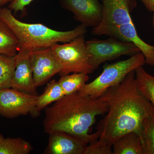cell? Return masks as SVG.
<instances>
[{
	"label": "cell",
	"mask_w": 154,
	"mask_h": 154,
	"mask_svg": "<svg viewBox=\"0 0 154 154\" xmlns=\"http://www.w3.org/2000/svg\"><path fill=\"white\" fill-rule=\"evenodd\" d=\"M99 98L107 104L108 110L96 126L98 140L111 146L128 133L139 135L145 119L154 111L138 88L135 70Z\"/></svg>",
	"instance_id": "1"
},
{
	"label": "cell",
	"mask_w": 154,
	"mask_h": 154,
	"mask_svg": "<svg viewBox=\"0 0 154 154\" xmlns=\"http://www.w3.org/2000/svg\"><path fill=\"white\" fill-rule=\"evenodd\" d=\"M108 110L107 104L100 98L94 99L79 92L65 95L45 109L44 132H66L91 143L99 138V134L97 131L90 134L89 130L96 116L105 114Z\"/></svg>",
	"instance_id": "2"
},
{
	"label": "cell",
	"mask_w": 154,
	"mask_h": 154,
	"mask_svg": "<svg viewBox=\"0 0 154 154\" xmlns=\"http://www.w3.org/2000/svg\"><path fill=\"white\" fill-rule=\"evenodd\" d=\"M0 19L7 24L17 36L19 50L26 49L30 52L52 46L59 42L66 43L87 32V27L82 24L73 30L57 31L42 24H29L21 22L8 8H0Z\"/></svg>",
	"instance_id": "3"
},
{
	"label": "cell",
	"mask_w": 154,
	"mask_h": 154,
	"mask_svg": "<svg viewBox=\"0 0 154 154\" xmlns=\"http://www.w3.org/2000/svg\"><path fill=\"white\" fill-rule=\"evenodd\" d=\"M145 64L144 56L140 52L125 60L105 65L102 73L94 81L86 84L79 92L84 96L99 98L109 88L121 82L130 72Z\"/></svg>",
	"instance_id": "4"
},
{
	"label": "cell",
	"mask_w": 154,
	"mask_h": 154,
	"mask_svg": "<svg viewBox=\"0 0 154 154\" xmlns=\"http://www.w3.org/2000/svg\"><path fill=\"white\" fill-rule=\"evenodd\" d=\"M85 35L77 37L63 44L51 47L61 67V76L73 73L91 74L94 71L91 65L85 40Z\"/></svg>",
	"instance_id": "5"
},
{
	"label": "cell",
	"mask_w": 154,
	"mask_h": 154,
	"mask_svg": "<svg viewBox=\"0 0 154 154\" xmlns=\"http://www.w3.org/2000/svg\"><path fill=\"white\" fill-rule=\"evenodd\" d=\"M90 63L94 70L107 61L124 55H134L140 52L133 43L113 37L103 40L94 39L85 42Z\"/></svg>",
	"instance_id": "6"
},
{
	"label": "cell",
	"mask_w": 154,
	"mask_h": 154,
	"mask_svg": "<svg viewBox=\"0 0 154 154\" xmlns=\"http://www.w3.org/2000/svg\"><path fill=\"white\" fill-rule=\"evenodd\" d=\"M103 18L101 24L93 28L95 36H107L118 26L134 22L131 13L137 6L136 0H102Z\"/></svg>",
	"instance_id": "7"
},
{
	"label": "cell",
	"mask_w": 154,
	"mask_h": 154,
	"mask_svg": "<svg viewBox=\"0 0 154 154\" xmlns=\"http://www.w3.org/2000/svg\"><path fill=\"white\" fill-rule=\"evenodd\" d=\"M37 96L12 88L0 90V115L12 119L30 114L35 118Z\"/></svg>",
	"instance_id": "8"
},
{
	"label": "cell",
	"mask_w": 154,
	"mask_h": 154,
	"mask_svg": "<svg viewBox=\"0 0 154 154\" xmlns=\"http://www.w3.org/2000/svg\"><path fill=\"white\" fill-rule=\"evenodd\" d=\"M61 4L73 14L75 20L87 28H96L102 22L103 6L99 0H61Z\"/></svg>",
	"instance_id": "9"
},
{
	"label": "cell",
	"mask_w": 154,
	"mask_h": 154,
	"mask_svg": "<svg viewBox=\"0 0 154 154\" xmlns=\"http://www.w3.org/2000/svg\"><path fill=\"white\" fill-rule=\"evenodd\" d=\"M33 79L37 88L48 83L54 76L59 74L61 67L51 47L30 52Z\"/></svg>",
	"instance_id": "10"
},
{
	"label": "cell",
	"mask_w": 154,
	"mask_h": 154,
	"mask_svg": "<svg viewBox=\"0 0 154 154\" xmlns=\"http://www.w3.org/2000/svg\"><path fill=\"white\" fill-rule=\"evenodd\" d=\"M30 51L20 49L15 57L16 67L11 88L20 92L38 96L33 79Z\"/></svg>",
	"instance_id": "11"
},
{
	"label": "cell",
	"mask_w": 154,
	"mask_h": 154,
	"mask_svg": "<svg viewBox=\"0 0 154 154\" xmlns=\"http://www.w3.org/2000/svg\"><path fill=\"white\" fill-rule=\"evenodd\" d=\"M48 144L44 152L46 154H84L89 141L62 131L48 134Z\"/></svg>",
	"instance_id": "12"
},
{
	"label": "cell",
	"mask_w": 154,
	"mask_h": 154,
	"mask_svg": "<svg viewBox=\"0 0 154 154\" xmlns=\"http://www.w3.org/2000/svg\"><path fill=\"white\" fill-rule=\"evenodd\" d=\"M111 36L122 41L133 42L144 56L146 63L154 66V46L146 43L140 37L134 22L119 26Z\"/></svg>",
	"instance_id": "13"
},
{
	"label": "cell",
	"mask_w": 154,
	"mask_h": 154,
	"mask_svg": "<svg viewBox=\"0 0 154 154\" xmlns=\"http://www.w3.org/2000/svg\"><path fill=\"white\" fill-rule=\"evenodd\" d=\"M113 154H144L139 135L130 132L116 140L112 146Z\"/></svg>",
	"instance_id": "14"
},
{
	"label": "cell",
	"mask_w": 154,
	"mask_h": 154,
	"mask_svg": "<svg viewBox=\"0 0 154 154\" xmlns=\"http://www.w3.org/2000/svg\"><path fill=\"white\" fill-rule=\"evenodd\" d=\"M64 96L58 81L53 80L48 83L43 94L37 96L35 108L36 117L39 115L42 110L50 104L54 103Z\"/></svg>",
	"instance_id": "15"
},
{
	"label": "cell",
	"mask_w": 154,
	"mask_h": 154,
	"mask_svg": "<svg viewBox=\"0 0 154 154\" xmlns=\"http://www.w3.org/2000/svg\"><path fill=\"white\" fill-rule=\"evenodd\" d=\"M19 51V44L15 33L0 19V54L14 57Z\"/></svg>",
	"instance_id": "16"
},
{
	"label": "cell",
	"mask_w": 154,
	"mask_h": 154,
	"mask_svg": "<svg viewBox=\"0 0 154 154\" xmlns=\"http://www.w3.org/2000/svg\"><path fill=\"white\" fill-rule=\"evenodd\" d=\"M89 79L88 74L84 73H73L61 76L58 82L65 95L79 91Z\"/></svg>",
	"instance_id": "17"
},
{
	"label": "cell",
	"mask_w": 154,
	"mask_h": 154,
	"mask_svg": "<svg viewBox=\"0 0 154 154\" xmlns=\"http://www.w3.org/2000/svg\"><path fill=\"white\" fill-rule=\"evenodd\" d=\"M135 72L138 88L154 107V76L146 71L143 66L136 69Z\"/></svg>",
	"instance_id": "18"
},
{
	"label": "cell",
	"mask_w": 154,
	"mask_h": 154,
	"mask_svg": "<svg viewBox=\"0 0 154 154\" xmlns=\"http://www.w3.org/2000/svg\"><path fill=\"white\" fill-rule=\"evenodd\" d=\"M33 150L30 143L21 137L4 138L0 143V154H28Z\"/></svg>",
	"instance_id": "19"
},
{
	"label": "cell",
	"mask_w": 154,
	"mask_h": 154,
	"mask_svg": "<svg viewBox=\"0 0 154 154\" xmlns=\"http://www.w3.org/2000/svg\"><path fill=\"white\" fill-rule=\"evenodd\" d=\"M139 136L144 154H154V111L144 120Z\"/></svg>",
	"instance_id": "20"
},
{
	"label": "cell",
	"mask_w": 154,
	"mask_h": 154,
	"mask_svg": "<svg viewBox=\"0 0 154 154\" xmlns=\"http://www.w3.org/2000/svg\"><path fill=\"white\" fill-rule=\"evenodd\" d=\"M15 67V57L0 54V90L11 88Z\"/></svg>",
	"instance_id": "21"
},
{
	"label": "cell",
	"mask_w": 154,
	"mask_h": 154,
	"mask_svg": "<svg viewBox=\"0 0 154 154\" xmlns=\"http://www.w3.org/2000/svg\"><path fill=\"white\" fill-rule=\"evenodd\" d=\"M84 154H113L112 146L97 139L88 144Z\"/></svg>",
	"instance_id": "22"
},
{
	"label": "cell",
	"mask_w": 154,
	"mask_h": 154,
	"mask_svg": "<svg viewBox=\"0 0 154 154\" xmlns=\"http://www.w3.org/2000/svg\"><path fill=\"white\" fill-rule=\"evenodd\" d=\"M33 0H13L8 6L9 9L15 12L21 11L24 13L26 6H28Z\"/></svg>",
	"instance_id": "23"
},
{
	"label": "cell",
	"mask_w": 154,
	"mask_h": 154,
	"mask_svg": "<svg viewBox=\"0 0 154 154\" xmlns=\"http://www.w3.org/2000/svg\"><path fill=\"white\" fill-rule=\"evenodd\" d=\"M147 10L149 12H154V0H140Z\"/></svg>",
	"instance_id": "24"
},
{
	"label": "cell",
	"mask_w": 154,
	"mask_h": 154,
	"mask_svg": "<svg viewBox=\"0 0 154 154\" xmlns=\"http://www.w3.org/2000/svg\"><path fill=\"white\" fill-rule=\"evenodd\" d=\"M13 0H0V7L4 6L7 3L13 1Z\"/></svg>",
	"instance_id": "25"
},
{
	"label": "cell",
	"mask_w": 154,
	"mask_h": 154,
	"mask_svg": "<svg viewBox=\"0 0 154 154\" xmlns=\"http://www.w3.org/2000/svg\"><path fill=\"white\" fill-rule=\"evenodd\" d=\"M4 137H3L2 134L0 133V143H1V142L4 139Z\"/></svg>",
	"instance_id": "26"
},
{
	"label": "cell",
	"mask_w": 154,
	"mask_h": 154,
	"mask_svg": "<svg viewBox=\"0 0 154 154\" xmlns=\"http://www.w3.org/2000/svg\"><path fill=\"white\" fill-rule=\"evenodd\" d=\"M152 26H153V28L154 29V12L153 16V18H152Z\"/></svg>",
	"instance_id": "27"
}]
</instances>
